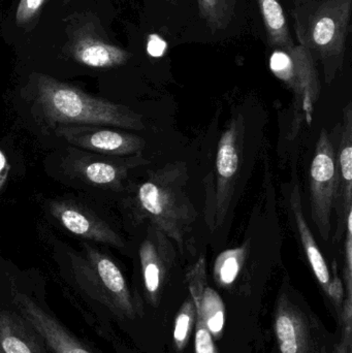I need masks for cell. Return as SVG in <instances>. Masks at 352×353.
Here are the masks:
<instances>
[{
	"label": "cell",
	"mask_w": 352,
	"mask_h": 353,
	"mask_svg": "<svg viewBox=\"0 0 352 353\" xmlns=\"http://www.w3.org/2000/svg\"><path fill=\"white\" fill-rule=\"evenodd\" d=\"M64 1L68 2V1H70V0H64Z\"/></svg>",
	"instance_id": "obj_32"
},
{
	"label": "cell",
	"mask_w": 352,
	"mask_h": 353,
	"mask_svg": "<svg viewBox=\"0 0 352 353\" xmlns=\"http://www.w3.org/2000/svg\"><path fill=\"white\" fill-rule=\"evenodd\" d=\"M72 52L76 61L94 68L121 66L130 58V54L125 50L92 35H81L74 39Z\"/></svg>",
	"instance_id": "obj_17"
},
{
	"label": "cell",
	"mask_w": 352,
	"mask_h": 353,
	"mask_svg": "<svg viewBox=\"0 0 352 353\" xmlns=\"http://www.w3.org/2000/svg\"><path fill=\"white\" fill-rule=\"evenodd\" d=\"M243 130L242 118L233 119L219 141L215 171L216 181L211 193V201H208L210 210L207 211V222L212 232L222 224L229 210L241 163Z\"/></svg>",
	"instance_id": "obj_7"
},
{
	"label": "cell",
	"mask_w": 352,
	"mask_h": 353,
	"mask_svg": "<svg viewBox=\"0 0 352 353\" xmlns=\"http://www.w3.org/2000/svg\"><path fill=\"white\" fill-rule=\"evenodd\" d=\"M266 41L271 49H287L295 46L296 41L289 29V20L280 0H254Z\"/></svg>",
	"instance_id": "obj_19"
},
{
	"label": "cell",
	"mask_w": 352,
	"mask_h": 353,
	"mask_svg": "<svg viewBox=\"0 0 352 353\" xmlns=\"http://www.w3.org/2000/svg\"><path fill=\"white\" fill-rule=\"evenodd\" d=\"M196 319V308L191 296L182 305L177 317H176L174 341L178 350H184L189 339L190 332Z\"/></svg>",
	"instance_id": "obj_22"
},
{
	"label": "cell",
	"mask_w": 352,
	"mask_h": 353,
	"mask_svg": "<svg viewBox=\"0 0 352 353\" xmlns=\"http://www.w3.org/2000/svg\"><path fill=\"white\" fill-rule=\"evenodd\" d=\"M140 259L147 299L152 306H157L175 261L171 239L152 228L141 246Z\"/></svg>",
	"instance_id": "obj_10"
},
{
	"label": "cell",
	"mask_w": 352,
	"mask_h": 353,
	"mask_svg": "<svg viewBox=\"0 0 352 353\" xmlns=\"http://www.w3.org/2000/svg\"><path fill=\"white\" fill-rule=\"evenodd\" d=\"M8 172H10V168H8L6 155L0 150V189L3 187L4 183L8 179Z\"/></svg>",
	"instance_id": "obj_28"
},
{
	"label": "cell",
	"mask_w": 352,
	"mask_h": 353,
	"mask_svg": "<svg viewBox=\"0 0 352 353\" xmlns=\"http://www.w3.org/2000/svg\"><path fill=\"white\" fill-rule=\"evenodd\" d=\"M352 0H309L293 6L297 43L307 49L331 84L342 70L351 29Z\"/></svg>",
	"instance_id": "obj_1"
},
{
	"label": "cell",
	"mask_w": 352,
	"mask_h": 353,
	"mask_svg": "<svg viewBox=\"0 0 352 353\" xmlns=\"http://www.w3.org/2000/svg\"><path fill=\"white\" fill-rule=\"evenodd\" d=\"M14 304L18 312L39 334L49 353H96L32 299L18 294Z\"/></svg>",
	"instance_id": "obj_9"
},
{
	"label": "cell",
	"mask_w": 352,
	"mask_h": 353,
	"mask_svg": "<svg viewBox=\"0 0 352 353\" xmlns=\"http://www.w3.org/2000/svg\"><path fill=\"white\" fill-rule=\"evenodd\" d=\"M188 288L196 308V353H219L215 346L214 339L207 327L203 317L202 302L203 292L208 285L207 281V263L204 254L198 257V261L188 270Z\"/></svg>",
	"instance_id": "obj_18"
},
{
	"label": "cell",
	"mask_w": 352,
	"mask_h": 353,
	"mask_svg": "<svg viewBox=\"0 0 352 353\" xmlns=\"http://www.w3.org/2000/svg\"><path fill=\"white\" fill-rule=\"evenodd\" d=\"M85 178L97 185L114 184L119 180L121 172L115 165L105 163H92L83 169Z\"/></svg>",
	"instance_id": "obj_23"
},
{
	"label": "cell",
	"mask_w": 352,
	"mask_h": 353,
	"mask_svg": "<svg viewBox=\"0 0 352 353\" xmlns=\"http://www.w3.org/2000/svg\"><path fill=\"white\" fill-rule=\"evenodd\" d=\"M74 272L87 290L116 314L134 319L141 312V305L130 292L123 274L107 255L89 248L87 261H74Z\"/></svg>",
	"instance_id": "obj_5"
},
{
	"label": "cell",
	"mask_w": 352,
	"mask_h": 353,
	"mask_svg": "<svg viewBox=\"0 0 352 353\" xmlns=\"http://www.w3.org/2000/svg\"><path fill=\"white\" fill-rule=\"evenodd\" d=\"M51 210L53 215L72 234L119 248L124 247L123 241L117 232L105 222L92 217L76 205L56 203L52 205Z\"/></svg>",
	"instance_id": "obj_12"
},
{
	"label": "cell",
	"mask_w": 352,
	"mask_h": 353,
	"mask_svg": "<svg viewBox=\"0 0 352 353\" xmlns=\"http://www.w3.org/2000/svg\"><path fill=\"white\" fill-rule=\"evenodd\" d=\"M45 0H21L16 12L18 24H25L37 16Z\"/></svg>",
	"instance_id": "obj_26"
},
{
	"label": "cell",
	"mask_w": 352,
	"mask_h": 353,
	"mask_svg": "<svg viewBox=\"0 0 352 353\" xmlns=\"http://www.w3.org/2000/svg\"><path fill=\"white\" fill-rule=\"evenodd\" d=\"M320 353H347V352L340 343H337L331 348L328 346H322L320 348Z\"/></svg>",
	"instance_id": "obj_29"
},
{
	"label": "cell",
	"mask_w": 352,
	"mask_h": 353,
	"mask_svg": "<svg viewBox=\"0 0 352 353\" xmlns=\"http://www.w3.org/2000/svg\"><path fill=\"white\" fill-rule=\"evenodd\" d=\"M37 101L48 119L58 123L109 125L142 130V116L132 110L105 99H97L84 91L47 76L37 80Z\"/></svg>",
	"instance_id": "obj_2"
},
{
	"label": "cell",
	"mask_w": 352,
	"mask_h": 353,
	"mask_svg": "<svg viewBox=\"0 0 352 353\" xmlns=\"http://www.w3.org/2000/svg\"><path fill=\"white\" fill-rule=\"evenodd\" d=\"M309 1V0H293V6H297V4L304 3V2Z\"/></svg>",
	"instance_id": "obj_31"
},
{
	"label": "cell",
	"mask_w": 352,
	"mask_h": 353,
	"mask_svg": "<svg viewBox=\"0 0 352 353\" xmlns=\"http://www.w3.org/2000/svg\"><path fill=\"white\" fill-rule=\"evenodd\" d=\"M165 49H167V45L158 35L151 34L149 37L148 43H147V51H148L149 55L152 57H159V56L163 55Z\"/></svg>",
	"instance_id": "obj_27"
},
{
	"label": "cell",
	"mask_w": 352,
	"mask_h": 353,
	"mask_svg": "<svg viewBox=\"0 0 352 353\" xmlns=\"http://www.w3.org/2000/svg\"><path fill=\"white\" fill-rule=\"evenodd\" d=\"M187 180L183 165H167L155 172L138 188V199L153 228L173 240L184 252L186 236L196 213L185 191Z\"/></svg>",
	"instance_id": "obj_3"
},
{
	"label": "cell",
	"mask_w": 352,
	"mask_h": 353,
	"mask_svg": "<svg viewBox=\"0 0 352 353\" xmlns=\"http://www.w3.org/2000/svg\"><path fill=\"white\" fill-rule=\"evenodd\" d=\"M310 205L312 220L322 240L328 242L332 230V212L338 189L337 153L332 139L322 130L310 167Z\"/></svg>",
	"instance_id": "obj_6"
},
{
	"label": "cell",
	"mask_w": 352,
	"mask_h": 353,
	"mask_svg": "<svg viewBox=\"0 0 352 353\" xmlns=\"http://www.w3.org/2000/svg\"><path fill=\"white\" fill-rule=\"evenodd\" d=\"M289 205L293 212V220H295L300 239H301L302 246L305 250L308 261H309L310 265H311L318 282L327 294L332 277H331L328 265L320 252V249L318 248L313 234L306 221L303 205H302L301 191H300V187L297 182L291 186Z\"/></svg>",
	"instance_id": "obj_16"
},
{
	"label": "cell",
	"mask_w": 352,
	"mask_h": 353,
	"mask_svg": "<svg viewBox=\"0 0 352 353\" xmlns=\"http://www.w3.org/2000/svg\"><path fill=\"white\" fill-rule=\"evenodd\" d=\"M158 1L163 2V4L173 6V8H178V6H180V4L182 3L183 0H158Z\"/></svg>",
	"instance_id": "obj_30"
},
{
	"label": "cell",
	"mask_w": 352,
	"mask_h": 353,
	"mask_svg": "<svg viewBox=\"0 0 352 353\" xmlns=\"http://www.w3.org/2000/svg\"><path fill=\"white\" fill-rule=\"evenodd\" d=\"M0 353H3V352H2L1 350H0Z\"/></svg>",
	"instance_id": "obj_33"
},
{
	"label": "cell",
	"mask_w": 352,
	"mask_h": 353,
	"mask_svg": "<svg viewBox=\"0 0 352 353\" xmlns=\"http://www.w3.org/2000/svg\"><path fill=\"white\" fill-rule=\"evenodd\" d=\"M249 250V243L223 251L214 263V278L221 286H229L235 282L245 263Z\"/></svg>",
	"instance_id": "obj_20"
},
{
	"label": "cell",
	"mask_w": 352,
	"mask_h": 353,
	"mask_svg": "<svg viewBox=\"0 0 352 353\" xmlns=\"http://www.w3.org/2000/svg\"><path fill=\"white\" fill-rule=\"evenodd\" d=\"M203 317L213 338H219L225 327V304L222 299L212 288L206 285L203 292L202 302Z\"/></svg>",
	"instance_id": "obj_21"
},
{
	"label": "cell",
	"mask_w": 352,
	"mask_h": 353,
	"mask_svg": "<svg viewBox=\"0 0 352 353\" xmlns=\"http://www.w3.org/2000/svg\"><path fill=\"white\" fill-rule=\"evenodd\" d=\"M63 134L72 144L96 152L132 154L145 146L144 141L138 137L114 130L65 128Z\"/></svg>",
	"instance_id": "obj_13"
},
{
	"label": "cell",
	"mask_w": 352,
	"mask_h": 353,
	"mask_svg": "<svg viewBox=\"0 0 352 353\" xmlns=\"http://www.w3.org/2000/svg\"><path fill=\"white\" fill-rule=\"evenodd\" d=\"M344 283L346 296L352 298V209L347 214L345 222Z\"/></svg>",
	"instance_id": "obj_24"
},
{
	"label": "cell",
	"mask_w": 352,
	"mask_h": 353,
	"mask_svg": "<svg viewBox=\"0 0 352 353\" xmlns=\"http://www.w3.org/2000/svg\"><path fill=\"white\" fill-rule=\"evenodd\" d=\"M337 155L338 189L336 203L338 210L339 230L346 222L347 214L352 209V110L351 103L345 109L342 134Z\"/></svg>",
	"instance_id": "obj_15"
},
{
	"label": "cell",
	"mask_w": 352,
	"mask_h": 353,
	"mask_svg": "<svg viewBox=\"0 0 352 353\" xmlns=\"http://www.w3.org/2000/svg\"><path fill=\"white\" fill-rule=\"evenodd\" d=\"M318 325L303 307L289 294L282 292L277 299L274 313V330L280 353H320L316 339Z\"/></svg>",
	"instance_id": "obj_8"
},
{
	"label": "cell",
	"mask_w": 352,
	"mask_h": 353,
	"mask_svg": "<svg viewBox=\"0 0 352 353\" xmlns=\"http://www.w3.org/2000/svg\"><path fill=\"white\" fill-rule=\"evenodd\" d=\"M196 6L204 32L214 41L236 37L247 23L246 0H196Z\"/></svg>",
	"instance_id": "obj_11"
},
{
	"label": "cell",
	"mask_w": 352,
	"mask_h": 353,
	"mask_svg": "<svg viewBox=\"0 0 352 353\" xmlns=\"http://www.w3.org/2000/svg\"><path fill=\"white\" fill-rule=\"evenodd\" d=\"M270 70L293 92V118L289 136L295 139L305 124L313 120L314 108L320 95L318 63L310 52L299 43L287 49H274Z\"/></svg>",
	"instance_id": "obj_4"
},
{
	"label": "cell",
	"mask_w": 352,
	"mask_h": 353,
	"mask_svg": "<svg viewBox=\"0 0 352 353\" xmlns=\"http://www.w3.org/2000/svg\"><path fill=\"white\" fill-rule=\"evenodd\" d=\"M0 350L3 353H49L39 334L20 313L2 309Z\"/></svg>",
	"instance_id": "obj_14"
},
{
	"label": "cell",
	"mask_w": 352,
	"mask_h": 353,
	"mask_svg": "<svg viewBox=\"0 0 352 353\" xmlns=\"http://www.w3.org/2000/svg\"><path fill=\"white\" fill-rule=\"evenodd\" d=\"M333 270H334V278L331 280L330 286H329L328 294L330 298L331 302L334 305L336 308L337 315H338V321L340 323L341 315H342L343 302H344L345 292L343 290L342 282L339 278L338 273H337V263L334 261L333 263Z\"/></svg>",
	"instance_id": "obj_25"
}]
</instances>
